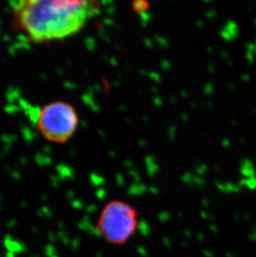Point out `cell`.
<instances>
[{
    "mask_svg": "<svg viewBox=\"0 0 256 257\" xmlns=\"http://www.w3.org/2000/svg\"><path fill=\"white\" fill-rule=\"evenodd\" d=\"M12 27L36 44L68 39L99 13L96 1L20 0L10 3Z\"/></svg>",
    "mask_w": 256,
    "mask_h": 257,
    "instance_id": "cell-1",
    "label": "cell"
},
{
    "mask_svg": "<svg viewBox=\"0 0 256 257\" xmlns=\"http://www.w3.org/2000/svg\"><path fill=\"white\" fill-rule=\"evenodd\" d=\"M138 227V211L130 204L120 200L105 205L96 226L105 241L116 245L127 242Z\"/></svg>",
    "mask_w": 256,
    "mask_h": 257,
    "instance_id": "cell-2",
    "label": "cell"
},
{
    "mask_svg": "<svg viewBox=\"0 0 256 257\" xmlns=\"http://www.w3.org/2000/svg\"><path fill=\"white\" fill-rule=\"evenodd\" d=\"M79 118L69 102L54 101L44 105L37 115V128L47 141L65 143L77 131Z\"/></svg>",
    "mask_w": 256,
    "mask_h": 257,
    "instance_id": "cell-3",
    "label": "cell"
}]
</instances>
